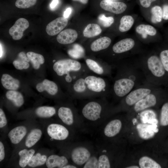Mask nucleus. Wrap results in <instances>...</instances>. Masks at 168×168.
I'll list each match as a JSON object with an SVG mask.
<instances>
[{
  "label": "nucleus",
  "instance_id": "obj_1",
  "mask_svg": "<svg viewBox=\"0 0 168 168\" xmlns=\"http://www.w3.org/2000/svg\"><path fill=\"white\" fill-rule=\"evenodd\" d=\"M69 88L72 96L77 99L104 97L111 91L106 78L92 72L79 77Z\"/></svg>",
  "mask_w": 168,
  "mask_h": 168
},
{
  "label": "nucleus",
  "instance_id": "obj_2",
  "mask_svg": "<svg viewBox=\"0 0 168 168\" xmlns=\"http://www.w3.org/2000/svg\"><path fill=\"white\" fill-rule=\"evenodd\" d=\"M53 68L57 76L63 77L69 87L79 77L85 73L91 72L85 64L71 58H63L55 61Z\"/></svg>",
  "mask_w": 168,
  "mask_h": 168
},
{
  "label": "nucleus",
  "instance_id": "obj_3",
  "mask_svg": "<svg viewBox=\"0 0 168 168\" xmlns=\"http://www.w3.org/2000/svg\"><path fill=\"white\" fill-rule=\"evenodd\" d=\"M117 73L115 77L110 92L118 97H122L128 94L133 88L135 82L126 75L124 66H116Z\"/></svg>",
  "mask_w": 168,
  "mask_h": 168
},
{
  "label": "nucleus",
  "instance_id": "obj_4",
  "mask_svg": "<svg viewBox=\"0 0 168 168\" xmlns=\"http://www.w3.org/2000/svg\"><path fill=\"white\" fill-rule=\"evenodd\" d=\"M102 98L100 100H89L84 105L81 110V112L85 118L94 121L100 118L105 107L103 103L104 101Z\"/></svg>",
  "mask_w": 168,
  "mask_h": 168
},
{
  "label": "nucleus",
  "instance_id": "obj_5",
  "mask_svg": "<svg viewBox=\"0 0 168 168\" xmlns=\"http://www.w3.org/2000/svg\"><path fill=\"white\" fill-rule=\"evenodd\" d=\"M85 64L92 73L104 77H110L111 67L106 63L91 58H85Z\"/></svg>",
  "mask_w": 168,
  "mask_h": 168
},
{
  "label": "nucleus",
  "instance_id": "obj_6",
  "mask_svg": "<svg viewBox=\"0 0 168 168\" xmlns=\"http://www.w3.org/2000/svg\"><path fill=\"white\" fill-rule=\"evenodd\" d=\"M147 68L151 73L157 78L164 77L167 73L165 70L160 58L153 55L147 60Z\"/></svg>",
  "mask_w": 168,
  "mask_h": 168
},
{
  "label": "nucleus",
  "instance_id": "obj_7",
  "mask_svg": "<svg viewBox=\"0 0 168 168\" xmlns=\"http://www.w3.org/2000/svg\"><path fill=\"white\" fill-rule=\"evenodd\" d=\"M47 131L52 138L57 140H63L68 136L69 132L63 126L57 124H52L48 125Z\"/></svg>",
  "mask_w": 168,
  "mask_h": 168
},
{
  "label": "nucleus",
  "instance_id": "obj_8",
  "mask_svg": "<svg viewBox=\"0 0 168 168\" xmlns=\"http://www.w3.org/2000/svg\"><path fill=\"white\" fill-rule=\"evenodd\" d=\"M29 26V23L26 19L24 18H20L9 29V34L12 36L13 40H19L21 38L24 31Z\"/></svg>",
  "mask_w": 168,
  "mask_h": 168
},
{
  "label": "nucleus",
  "instance_id": "obj_9",
  "mask_svg": "<svg viewBox=\"0 0 168 168\" xmlns=\"http://www.w3.org/2000/svg\"><path fill=\"white\" fill-rule=\"evenodd\" d=\"M68 22L67 18L64 17H58L47 25L46 27V32L49 35H56L67 26Z\"/></svg>",
  "mask_w": 168,
  "mask_h": 168
},
{
  "label": "nucleus",
  "instance_id": "obj_10",
  "mask_svg": "<svg viewBox=\"0 0 168 168\" xmlns=\"http://www.w3.org/2000/svg\"><path fill=\"white\" fill-rule=\"evenodd\" d=\"M137 129L140 137L144 139L152 138L159 130L156 124L148 123L138 124Z\"/></svg>",
  "mask_w": 168,
  "mask_h": 168
},
{
  "label": "nucleus",
  "instance_id": "obj_11",
  "mask_svg": "<svg viewBox=\"0 0 168 168\" xmlns=\"http://www.w3.org/2000/svg\"><path fill=\"white\" fill-rule=\"evenodd\" d=\"M91 157L89 151L85 147H78L74 148L71 153V158L75 164L81 165L86 163Z\"/></svg>",
  "mask_w": 168,
  "mask_h": 168
},
{
  "label": "nucleus",
  "instance_id": "obj_12",
  "mask_svg": "<svg viewBox=\"0 0 168 168\" xmlns=\"http://www.w3.org/2000/svg\"><path fill=\"white\" fill-rule=\"evenodd\" d=\"M151 90L147 88H140L136 89L130 92L125 99L126 103L132 105L151 93Z\"/></svg>",
  "mask_w": 168,
  "mask_h": 168
},
{
  "label": "nucleus",
  "instance_id": "obj_13",
  "mask_svg": "<svg viewBox=\"0 0 168 168\" xmlns=\"http://www.w3.org/2000/svg\"><path fill=\"white\" fill-rule=\"evenodd\" d=\"M100 6L104 10L115 14L123 13L127 8L126 5L124 2L107 0L101 1Z\"/></svg>",
  "mask_w": 168,
  "mask_h": 168
},
{
  "label": "nucleus",
  "instance_id": "obj_14",
  "mask_svg": "<svg viewBox=\"0 0 168 168\" xmlns=\"http://www.w3.org/2000/svg\"><path fill=\"white\" fill-rule=\"evenodd\" d=\"M78 34L76 30L67 29L61 31L57 37V40L60 44H67L74 42L77 39Z\"/></svg>",
  "mask_w": 168,
  "mask_h": 168
},
{
  "label": "nucleus",
  "instance_id": "obj_15",
  "mask_svg": "<svg viewBox=\"0 0 168 168\" xmlns=\"http://www.w3.org/2000/svg\"><path fill=\"white\" fill-rule=\"evenodd\" d=\"M135 42L132 39L126 38L114 44L112 49L115 54H121L132 49L134 46Z\"/></svg>",
  "mask_w": 168,
  "mask_h": 168
},
{
  "label": "nucleus",
  "instance_id": "obj_16",
  "mask_svg": "<svg viewBox=\"0 0 168 168\" xmlns=\"http://www.w3.org/2000/svg\"><path fill=\"white\" fill-rule=\"evenodd\" d=\"M36 88L39 92L45 91L52 96L57 95L59 91V88L57 84L47 79L44 80L42 82L37 84Z\"/></svg>",
  "mask_w": 168,
  "mask_h": 168
},
{
  "label": "nucleus",
  "instance_id": "obj_17",
  "mask_svg": "<svg viewBox=\"0 0 168 168\" xmlns=\"http://www.w3.org/2000/svg\"><path fill=\"white\" fill-rule=\"evenodd\" d=\"M156 103V96L150 93L137 102L135 104L134 109L135 111L139 112L154 106Z\"/></svg>",
  "mask_w": 168,
  "mask_h": 168
},
{
  "label": "nucleus",
  "instance_id": "obj_18",
  "mask_svg": "<svg viewBox=\"0 0 168 168\" xmlns=\"http://www.w3.org/2000/svg\"><path fill=\"white\" fill-rule=\"evenodd\" d=\"M27 132V129L25 126H18L13 128L9 132L8 137L12 143L17 144L25 136Z\"/></svg>",
  "mask_w": 168,
  "mask_h": 168
},
{
  "label": "nucleus",
  "instance_id": "obj_19",
  "mask_svg": "<svg viewBox=\"0 0 168 168\" xmlns=\"http://www.w3.org/2000/svg\"><path fill=\"white\" fill-rule=\"evenodd\" d=\"M68 162V159L64 156L52 155L47 158L46 164L48 168H63L67 165Z\"/></svg>",
  "mask_w": 168,
  "mask_h": 168
},
{
  "label": "nucleus",
  "instance_id": "obj_20",
  "mask_svg": "<svg viewBox=\"0 0 168 168\" xmlns=\"http://www.w3.org/2000/svg\"><path fill=\"white\" fill-rule=\"evenodd\" d=\"M111 42L110 39L104 36L98 38L93 41L90 45L91 51L97 53L107 48Z\"/></svg>",
  "mask_w": 168,
  "mask_h": 168
},
{
  "label": "nucleus",
  "instance_id": "obj_21",
  "mask_svg": "<svg viewBox=\"0 0 168 168\" xmlns=\"http://www.w3.org/2000/svg\"><path fill=\"white\" fill-rule=\"evenodd\" d=\"M58 114L62 122L70 125L73 123L74 114L72 109L68 107L61 106L58 109Z\"/></svg>",
  "mask_w": 168,
  "mask_h": 168
},
{
  "label": "nucleus",
  "instance_id": "obj_22",
  "mask_svg": "<svg viewBox=\"0 0 168 168\" xmlns=\"http://www.w3.org/2000/svg\"><path fill=\"white\" fill-rule=\"evenodd\" d=\"M122 127L121 121L118 119L112 120L106 126L104 130L105 135L109 137H113L118 134Z\"/></svg>",
  "mask_w": 168,
  "mask_h": 168
},
{
  "label": "nucleus",
  "instance_id": "obj_23",
  "mask_svg": "<svg viewBox=\"0 0 168 168\" xmlns=\"http://www.w3.org/2000/svg\"><path fill=\"white\" fill-rule=\"evenodd\" d=\"M1 81L3 86L5 88L10 90H16L20 86L19 81L7 74H4L2 75Z\"/></svg>",
  "mask_w": 168,
  "mask_h": 168
},
{
  "label": "nucleus",
  "instance_id": "obj_24",
  "mask_svg": "<svg viewBox=\"0 0 168 168\" xmlns=\"http://www.w3.org/2000/svg\"><path fill=\"white\" fill-rule=\"evenodd\" d=\"M42 135V132L40 129L35 128L32 130L26 138V146L30 148L34 146L40 140Z\"/></svg>",
  "mask_w": 168,
  "mask_h": 168
},
{
  "label": "nucleus",
  "instance_id": "obj_25",
  "mask_svg": "<svg viewBox=\"0 0 168 168\" xmlns=\"http://www.w3.org/2000/svg\"><path fill=\"white\" fill-rule=\"evenodd\" d=\"M35 151L33 149L28 150L23 149L20 151L18 155L20 157L19 164L22 168H24L28 164L35 153Z\"/></svg>",
  "mask_w": 168,
  "mask_h": 168
},
{
  "label": "nucleus",
  "instance_id": "obj_26",
  "mask_svg": "<svg viewBox=\"0 0 168 168\" xmlns=\"http://www.w3.org/2000/svg\"><path fill=\"white\" fill-rule=\"evenodd\" d=\"M7 98L11 101L17 107L21 106L24 103V99L22 94L15 90H10L6 94Z\"/></svg>",
  "mask_w": 168,
  "mask_h": 168
},
{
  "label": "nucleus",
  "instance_id": "obj_27",
  "mask_svg": "<svg viewBox=\"0 0 168 168\" xmlns=\"http://www.w3.org/2000/svg\"><path fill=\"white\" fill-rule=\"evenodd\" d=\"M136 31L144 39L147 37V35L154 36L156 33L155 28L149 25L140 24L137 27Z\"/></svg>",
  "mask_w": 168,
  "mask_h": 168
},
{
  "label": "nucleus",
  "instance_id": "obj_28",
  "mask_svg": "<svg viewBox=\"0 0 168 168\" xmlns=\"http://www.w3.org/2000/svg\"><path fill=\"white\" fill-rule=\"evenodd\" d=\"M102 32L100 26L97 24H88L83 30V34L84 37L92 38L100 35Z\"/></svg>",
  "mask_w": 168,
  "mask_h": 168
},
{
  "label": "nucleus",
  "instance_id": "obj_29",
  "mask_svg": "<svg viewBox=\"0 0 168 168\" xmlns=\"http://www.w3.org/2000/svg\"><path fill=\"white\" fill-rule=\"evenodd\" d=\"M68 54L72 58L77 59L85 57V51L84 48L78 44H74L72 48L68 51Z\"/></svg>",
  "mask_w": 168,
  "mask_h": 168
},
{
  "label": "nucleus",
  "instance_id": "obj_30",
  "mask_svg": "<svg viewBox=\"0 0 168 168\" xmlns=\"http://www.w3.org/2000/svg\"><path fill=\"white\" fill-rule=\"evenodd\" d=\"M26 55L30 60L33 68L35 69H38L41 64L44 62V59L42 55L33 52H28Z\"/></svg>",
  "mask_w": 168,
  "mask_h": 168
},
{
  "label": "nucleus",
  "instance_id": "obj_31",
  "mask_svg": "<svg viewBox=\"0 0 168 168\" xmlns=\"http://www.w3.org/2000/svg\"><path fill=\"white\" fill-rule=\"evenodd\" d=\"M35 113L40 117L48 118L53 116L56 113V110L53 107L43 106L37 108Z\"/></svg>",
  "mask_w": 168,
  "mask_h": 168
},
{
  "label": "nucleus",
  "instance_id": "obj_32",
  "mask_svg": "<svg viewBox=\"0 0 168 168\" xmlns=\"http://www.w3.org/2000/svg\"><path fill=\"white\" fill-rule=\"evenodd\" d=\"M134 22V20L132 16L130 15L123 16L120 20L119 27V30L121 32L128 30L132 27Z\"/></svg>",
  "mask_w": 168,
  "mask_h": 168
},
{
  "label": "nucleus",
  "instance_id": "obj_33",
  "mask_svg": "<svg viewBox=\"0 0 168 168\" xmlns=\"http://www.w3.org/2000/svg\"><path fill=\"white\" fill-rule=\"evenodd\" d=\"M47 156L39 153L34 155L30 160L28 166L31 167H35L44 165L46 162Z\"/></svg>",
  "mask_w": 168,
  "mask_h": 168
},
{
  "label": "nucleus",
  "instance_id": "obj_34",
  "mask_svg": "<svg viewBox=\"0 0 168 168\" xmlns=\"http://www.w3.org/2000/svg\"><path fill=\"white\" fill-rule=\"evenodd\" d=\"M139 164L141 168H161V166L151 158L146 156L142 157Z\"/></svg>",
  "mask_w": 168,
  "mask_h": 168
},
{
  "label": "nucleus",
  "instance_id": "obj_35",
  "mask_svg": "<svg viewBox=\"0 0 168 168\" xmlns=\"http://www.w3.org/2000/svg\"><path fill=\"white\" fill-rule=\"evenodd\" d=\"M140 117L142 123L153 124H157L158 123L155 114L152 111L146 110L143 112L141 114Z\"/></svg>",
  "mask_w": 168,
  "mask_h": 168
},
{
  "label": "nucleus",
  "instance_id": "obj_36",
  "mask_svg": "<svg viewBox=\"0 0 168 168\" xmlns=\"http://www.w3.org/2000/svg\"><path fill=\"white\" fill-rule=\"evenodd\" d=\"M151 21L153 23L161 22L162 19V9L159 6L153 7L151 11Z\"/></svg>",
  "mask_w": 168,
  "mask_h": 168
},
{
  "label": "nucleus",
  "instance_id": "obj_37",
  "mask_svg": "<svg viewBox=\"0 0 168 168\" xmlns=\"http://www.w3.org/2000/svg\"><path fill=\"white\" fill-rule=\"evenodd\" d=\"M98 20L100 24L103 27H108L110 26L114 23V19L112 16L106 17L103 14L98 16Z\"/></svg>",
  "mask_w": 168,
  "mask_h": 168
},
{
  "label": "nucleus",
  "instance_id": "obj_38",
  "mask_svg": "<svg viewBox=\"0 0 168 168\" xmlns=\"http://www.w3.org/2000/svg\"><path fill=\"white\" fill-rule=\"evenodd\" d=\"M160 124L163 126L168 125V102L162 106L161 111Z\"/></svg>",
  "mask_w": 168,
  "mask_h": 168
},
{
  "label": "nucleus",
  "instance_id": "obj_39",
  "mask_svg": "<svg viewBox=\"0 0 168 168\" xmlns=\"http://www.w3.org/2000/svg\"><path fill=\"white\" fill-rule=\"evenodd\" d=\"M37 0H17L15 5L19 8L26 9L34 5Z\"/></svg>",
  "mask_w": 168,
  "mask_h": 168
},
{
  "label": "nucleus",
  "instance_id": "obj_40",
  "mask_svg": "<svg viewBox=\"0 0 168 168\" xmlns=\"http://www.w3.org/2000/svg\"><path fill=\"white\" fill-rule=\"evenodd\" d=\"M98 168H110V165L108 156L105 155H100L98 159Z\"/></svg>",
  "mask_w": 168,
  "mask_h": 168
},
{
  "label": "nucleus",
  "instance_id": "obj_41",
  "mask_svg": "<svg viewBox=\"0 0 168 168\" xmlns=\"http://www.w3.org/2000/svg\"><path fill=\"white\" fill-rule=\"evenodd\" d=\"M160 58L165 70L168 73V49L161 52Z\"/></svg>",
  "mask_w": 168,
  "mask_h": 168
},
{
  "label": "nucleus",
  "instance_id": "obj_42",
  "mask_svg": "<svg viewBox=\"0 0 168 168\" xmlns=\"http://www.w3.org/2000/svg\"><path fill=\"white\" fill-rule=\"evenodd\" d=\"M13 64L15 67L18 70L26 69L29 67V64L28 62L18 59L13 61Z\"/></svg>",
  "mask_w": 168,
  "mask_h": 168
},
{
  "label": "nucleus",
  "instance_id": "obj_43",
  "mask_svg": "<svg viewBox=\"0 0 168 168\" xmlns=\"http://www.w3.org/2000/svg\"><path fill=\"white\" fill-rule=\"evenodd\" d=\"M98 166V159L95 156L90 157L85 163L84 168H97Z\"/></svg>",
  "mask_w": 168,
  "mask_h": 168
},
{
  "label": "nucleus",
  "instance_id": "obj_44",
  "mask_svg": "<svg viewBox=\"0 0 168 168\" xmlns=\"http://www.w3.org/2000/svg\"><path fill=\"white\" fill-rule=\"evenodd\" d=\"M7 121L5 114L2 110L0 109V128H2L5 127L7 124Z\"/></svg>",
  "mask_w": 168,
  "mask_h": 168
},
{
  "label": "nucleus",
  "instance_id": "obj_45",
  "mask_svg": "<svg viewBox=\"0 0 168 168\" xmlns=\"http://www.w3.org/2000/svg\"><path fill=\"white\" fill-rule=\"evenodd\" d=\"M18 59L27 62H30V60L27 56L26 54L23 52H20L18 55Z\"/></svg>",
  "mask_w": 168,
  "mask_h": 168
},
{
  "label": "nucleus",
  "instance_id": "obj_46",
  "mask_svg": "<svg viewBox=\"0 0 168 168\" xmlns=\"http://www.w3.org/2000/svg\"><path fill=\"white\" fill-rule=\"evenodd\" d=\"M162 18L165 20H168V5L165 4L162 9Z\"/></svg>",
  "mask_w": 168,
  "mask_h": 168
},
{
  "label": "nucleus",
  "instance_id": "obj_47",
  "mask_svg": "<svg viewBox=\"0 0 168 168\" xmlns=\"http://www.w3.org/2000/svg\"><path fill=\"white\" fill-rule=\"evenodd\" d=\"M156 0H139L141 5L145 8H147L150 6L151 3Z\"/></svg>",
  "mask_w": 168,
  "mask_h": 168
},
{
  "label": "nucleus",
  "instance_id": "obj_48",
  "mask_svg": "<svg viewBox=\"0 0 168 168\" xmlns=\"http://www.w3.org/2000/svg\"><path fill=\"white\" fill-rule=\"evenodd\" d=\"M5 153L4 147L2 142H0V161H2L4 158Z\"/></svg>",
  "mask_w": 168,
  "mask_h": 168
},
{
  "label": "nucleus",
  "instance_id": "obj_49",
  "mask_svg": "<svg viewBox=\"0 0 168 168\" xmlns=\"http://www.w3.org/2000/svg\"><path fill=\"white\" fill-rule=\"evenodd\" d=\"M71 12L72 9L71 8H68L64 12L63 17L66 18H68Z\"/></svg>",
  "mask_w": 168,
  "mask_h": 168
},
{
  "label": "nucleus",
  "instance_id": "obj_50",
  "mask_svg": "<svg viewBox=\"0 0 168 168\" xmlns=\"http://www.w3.org/2000/svg\"><path fill=\"white\" fill-rule=\"evenodd\" d=\"M58 3V0H53L51 2L50 7L51 8H55Z\"/></svg>",
  "mask_w": 168,
  "mask_h": 168
},
{
  "label": "nucleus",
  "instance_id": "obj_51",
  "mask_svg": "<svg viewBox=\"0 0 168 168\" xmlns=\"http://www.w3.org/2000/svg\"><path fill=\"white\" fill-rule=\"evenodd\" d=\"M73 1H78L84 4H86L87 2H88V0H72Z\"/></svg>",
  "mask_w": 168,
  "mask_h": 168
},
{
  "label": "nucleus",
  "instance_id": "obj_52",
  "mask_svg": "<svg viewBox=\"0 0 168 168\" xmlns=\"http://www.w3.org/2000/svg\"><path fill=\"white\" fill-rule=\"evenodd\" d=\"M77 167L76 166H72V165H65L64 166L63 168H76Z\"/></svg>",
  "mask_w": 168,
  "mask_h": 168
},
{
  "label": "nucleus",
  "instance_id": "obj_53",
  "mask_svg": "<svg viewBox=\"0 0 168 168\" xmlns=\"http://www.w3.org/2000/svg\"><path fill=\"white\" fill-rule=\"evenodd\" d=\"M0 58H1L2 56L3 53V49H2V47L1 43H0Z\"/></svg>",
  "mask_w": 168,
  "mask_h": 168
},
{
  "label": "nucleus",
  "instance_id": "obj_54",
  "mask_svg": "<svg viewBox=\"0 0 168 168\" xmlns=\"http://www.w3.org/2000/svg\"><path fill=\"white\" fill-rule=\"evenodd\" d=\"M127 168H139V167L137 166H132L126 167Z\"/></svg>",
  "mask_w": 168,
  "mask_h": 168
},
{
  "label": "nucleus",
  "instance_id": "obj_55",
  "mask_svg": "<svg viewBox=\"0 0 168 168\" xmlns=\"http://www.w3.org/2000/svg\"><path fill=\"white\" fill-rule=\"evenodd\" d=\"M108 0V1H111V0Z\"/></svg>",
  "mask_w": 168,
  "mask_h": 168
}]
</instances>
